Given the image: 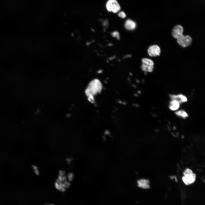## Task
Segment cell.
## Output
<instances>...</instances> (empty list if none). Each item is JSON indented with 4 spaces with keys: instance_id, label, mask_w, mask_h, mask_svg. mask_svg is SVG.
Returning <instances> with one entry per match:
<instances>
[{
    "instance_id": "5bb4252c",
    "label": "cell",
    "mask_w": 205,
    "mask_h": 205,
    "mask_svg": "<svg viewBox=\"0 0 205 205\" xmlns=\"http://www.w3.org/2000/svg\"><path fill=\"white\" fill-rule=\"evenodd\" d=\"M118 15L120 17L122 18H124L126 17V14L123 11H121L119 12L118 13Z\"/></svg>"
},
{
    "instance_id": "2e32d148",
    "label": "cell",
    "mask_w": 205,
    "mask_h": 205,
    "mask_svg": "<svg viewBox=\"0 0 205 205\" xmlns=\"http://www.w3.org/2000/svg\"><path fill=\"white\" fill-rule=\"evenodd\" d=\"M67 178L69 182H71L73 179V175L72 173H69L67 175Z\"/></svg>"
},
{
    "instance_id": "5b68a950",
    "label": "cell",
    "mask_w": 205,
    "mask_h": 205,
    "mask_svg": "<svg viewBox=\"0 0 205 205\" xmlns=\"http://www.w3.org/2000/svg\"><path fill=\"white\" fill-rule=\"evenodd\" d=\"M147 52L149 55L151 57H155L160 55L161 49L159 46L153 45L150 46L148 48Z\"/></svg>"
},
{
    "instance_id": "4fadbf2b",
    "label": "cell",
    "mask_w": 205,
    "mask_h": 205,
    "mask_svg": "<svg viewBox=\"0 0 205 205\" xmlns=\"http://www.w3.org/2000/svg\"><path fill=\"white\" fill-rule=\"evenodd\" d=\"M142 63L147 65L153 66L154 63L153 61L151 59L148 58H143L142 60Z\"/></svg>"
},
{
    "instance_id": "7a4b0ae2",
    "label": "cell",
    "mask_w": 205,
    "mask_h": 205,
    "mask_svg": "<svg viewBox=\"0 0 205 205\" xmlns=\"http://www.w3.org/2000/svg\"><path fill=\"white\" fill-rule=\"evenodd\" d=\"M184 176L182 177L183 182L186 185L194 183L196 179V175L190 169L187 168L183 173Z\"/></svg>"
},
{
    "instance_id": "e0dca14e",
    "label": "cell",
    "mask_w": 205,
    "mask_h": 205,
    "mask_svg": "<svg viewBox=\"0 0 205 205\" xmlns=\"http://www.w3.org/2000/svg\"><path fill=\"white\" fill-rule=\"evenodd\" d=\"M34 173L36 175H39V171L38 169V168H37L35 169H34Z\"/></svg>"
},
{
    "instance_id": "277c9868",
    "label": "cell",
    "mask_w": 205,
    "mask_h": 205,
    "mask_svg": "<svg viewBox=\"0 0 205 205\" xmlns=\"http://www.w3.org/2000/svg\"><path fill=\"white\" fill-rule=\"evenodd\" d=\"M177 39L178 43L183 47L189 46L192 41L191 37L188 35L184 36L183 35Z\"/></svg>"
},
{
    "instance_id": "9c48e42d",
    "label": "cell",
    "mask_w": 205,
    "mask_h": 205,
    "mask_svg": "<svg viewBox=\"0 0 205 205\" xmlns=\"http://www.w3.org/2000/svg\"><path fill=\"white\" fill-rule=\"evenodd\" d=\"M136 22L130 19H127L125 22V28L128 30H134L136 28Z\"/></svg>"
},
{
    "instance_id": "7c38bea8",
    "label": "cell",
    "mask_w": 205,
    "mask_h": 205,
    "mask_svg": "<svg viewBox=\"0 0 205 205\" xmlns=\"http://www.w3.org/2000/svg\"><path fill=\"white\" fill-rule=\"evenodd\" d=\"M142 70L145 72H151L154 68L153 66H151L142 63L141 66Z\"/></svg>"
},
{
    "instance_id": "52a82bcc",
    "label": "cell",
    "mask_w": 205,
    "mask_h": 205,
    "mask_svg": "<svg viewBox=\"0 0 205 205\" xmlns=\"http://www.w3.org/2000/svg\"><path fill=\"white\" fill-rule=\"evenodd\" d=\"M170 97L171 100H175L180 104L187 102L188 99L187 97L182 94L170 95Z\"/></svg>"
},
{
    "instance_id": "3957f363",
    "label": "cell",
    "mask_w": 205,
    "mask_h": 205,
    "mask_svg": "<svg viewBox=\"0 0 205 205\" xmlns=\"http://www.w3.org/2000/svg\"><path fill=\"white\" fill-rule=\"evenodd\" d=\"M107 10L109 12L114 13L118 12L120 9V7L116 0H108L106 4Z\"/></svg>"
},
{
    "instance_id": "9a60e30c",
    "label": "cell",
    "mask_w": 205,
    "mask_h": 205,
    "mask_svg": "<svg viewBox=\"0 0 205 205\" xmlns=\"http://www.w3.org/2000/svg\"><path fill=\"white\" fill-rule=\"evenodd\" d=\"M112 35L113 37H116L118 39H119V34L118 32L116 31L112 33Z\"/></svg>"
},
{
    "instance_id": "8992f818",
    "label": "cell",
    "mask_w": 205,
    "mask_h": 205,
    "mask_svg": "<svg viewBox=\"0 0 205 205\" xmlns=\"http://www.w3.org/2000/svg\"><path fill=\"white\" fill-rule=\"evenodd\" d=\"M183 28L182 26L180 25L175 26L172 31L173 36L175 38H178L183 35Z\"/></svg>"
},
{
    "instance_id": "8fae6325",
    "label": "cell",
    "mask_w": 205,
    "mask_h": 205,
    "mask_svg": "<svg viewBox=\"0 0 205 205\" xmlns=\"http://www.w3.org/2000/svg\"><path fill=\"white\" fill-rule=\"evenodd\" d=\"M175 114L177 116L184 119L186 118L188 116L187 112L183 110H181L176 111Z\"/></svg>"
},
{
    "instance_id": "ba28073f",
    "label": "cell",
    "mask_w": 205,
    "mask_h": 205,
    "mask_svg": "<svg viewBox=\"0 0 205 205\" xmlns=\"http://www.w3.org/2000/svg\"><path fill=\"white\" fill-rule=\"evenodd\" d=\"M138 186L144 189H148L150 187L149 181L148 180L142 179L137 181Z\"/></svg>"
},
{
    "instance_id": "ac0fdd59",
    "label": "cell",
    "mask_w": 205,
    "mask_h": 205,
    "mask_svg": "<svg viewBox=\"0 0 205 205\" xmlns=\"http://www.w3.org/2000/svg\"><path fill=\"white\" fill-rule=\"evenodd\" d=\"M45 205H55L53 204H46Z\"/></svg>"
},
{
    "instance_id": "6da1fadb",
    "label": "cell",
    "mask_w": 205,
    "mask_h": 205,
    "mask_svg": "<svg viewBox=\"0 0 205 205\" xmlns=\"http://www.w3.org/2000/svg\"><path fill=\"white\" fill-rule=\"evenodd\" d=\"M102 89V85L97 79L92 81L89 84L86 91V93L89 100L93 101V96L99 92Z\"/></svg>"
},
{
    "instance_id": "30bf717a",
    "label": "cell",
    "mask_w": 205,
    "mask_h": 205,
    "mask_svg": "<svg viewBox=\"0 0 205 205\" xmlns=\"http://www.w3.org/2000/svg\"><path fill=\"white\" fill-rule=\"evenodd\" d=\"M180 104L177 101L171 100L169 103V107L170 109L172 110H176L179 108Z\"/></svg>"
}]
</instances>
